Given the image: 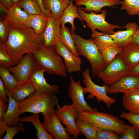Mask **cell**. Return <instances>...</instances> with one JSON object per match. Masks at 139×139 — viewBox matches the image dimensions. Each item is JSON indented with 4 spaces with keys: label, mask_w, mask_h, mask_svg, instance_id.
<instances>
[{
    "label": "cell",
    "mask_w": 139,
    "mask_h": 139,
    "mask_svg": "<svg viewBox=\"0 0 139 139\" xmlns=\"http://www.w3.org/2000/svg\"><path fill=\"white\" fill-rule=\"evenodd\" d=\"M43 42L42 36L37 34L31 27L20 29L10 27L8 38L5 43L8 52L16 65L25 54L33 53L39 48Z\"/></svg>",
    "instance_id": "obj_1"
},
{
    "label": "cell",
    "mask_w": 139,
    "mask_h": 139,
    "mask_svg": "<svg viewBox=\"0 0 139 139\" xmlns=\"http://www.w3.org/2000/svg\"><path fill=\"white\" fill-rule=\"evenodd\" d=\"M70 31L78 55L83 56L89 62L94 76H98L106 67L107 64L93 39H84L77 35L72 29Z\"/></svg>",
    "instance_id": "obj_2"
},
{
    "label": "cell",
    "mask_w": 139,
    "mask_h": 139,
    "mask_svg": "<svg viewBox=\"0 0 139 139\" xmlns=\"http://www.w3.org/2000/svg\"><path fill=\"white\" fill-rule=\"evenodd\" d=\"M77 116L97 130H112L120 136L128 125L123 120L112 114L98 111H83Z\"/></svg>",
    "instance_id": "obj_3"
},
{
    "label": "cell",
    "mask_w": 139,
    "mask_h": 139,
    "mask_svg": "<svg viewBox=\"0 0 139 139\" xmlns=\"http://www.w3.org/2000/svg\"><path fill=\"white\" fill-rule=\"evenodd\" d=\"M41 67L50 75L66 77L67 71L63 58L57 54L54 47L42 44L33 53Z\"/></svg>",
    "instance_id": "obj_4"
},
{
    "label": "cell",
    "mask_w": 139,
    "mask_h": 139,
    "mask_svg": "<svg viewBox=\"0 0 139 139\" xmlns=\"http://www.w3.org/2000/svg\"><path fill=\"white\" fill-rule=\"evenodd\" d=\"M58 98L55 94L45 92L40 94L32 93L28 98L19 102L20 115L25 112L33 114L41 113L50 115L53 108L58 104Z\"/></svg>",
    "instance_id": "obj_5"
},
{
    "label": "cell",
    "mask_w": 139,
    "mask_h": 139,
    "mask_svg": "<svg viewBox=\"0 0 139 139\" xmlns=\"http://www.w3.org/2000/svg\"><path fill=\"white\" fill-rule=\"evenodd\" d=\"M78 10L80 15L86 22L87 27L91 29L92 32L98 29L105 34H112L115 32V29L123 28L119 25L110 24L106 21L107 11L105 9L102 10L100 14H97L93 11L86 13L80 6L78 7Z\"/></svg>",
    "instance_id": "obj_6"
},
{
    "label": "cell",
    "mask_w": 139,
    "mask_h": 139,
    "mask_svg": "<svg viewBox=\"0 0 139 139\" xmlns=\"http://www.w3.org/2000/svg\"><path fill=\"white\" fill-rule=\"evenodd\" d=\"M82 74L83 78V82L85 85V87H84V94L90 93L88 97L89 99L95 98L98 102H103L108 108L115 103V99L107 95L109 87L108 84L105 83L100 86L95 84L91 79L88 68L83 70Z\"/></svg>",
    "instance_id": "obj_7"
},
{
    "label": "cell",
    "mask_w": 139,
    "mask_h": 139,
    "mask_svg": "<svg viewBox=\"0 0 139 139\" xmlns=\"http://www.w3.org/2000/svg\"><path fill=\"white\" fill-rule=\"evenodd\" d=\"M40 67L33 53H28L23 56L18 64L9 69L20 84L29 80L33 72Z\"/></svg>",
    "instance_id": "obj_8"
},
{
    "label": "cell",
    "mask_w": 139,
    "mask_h": 139,
    "mask_svg": "<svg viewBox=\"0 0 139 139\" xmlns=\"http://www.w3.org/2000/svg\"><path fill=\"white\" fill-rule=\"evenodd\" d=\"M128 70L122 59L116 56L98 76L105 83L110 85L124 76L128 75Z\"/></svg>",
    "instance_id": "obj_9"
},
{
    "label": "cell",
    "mask_w": 139,
    "mask_h": 139,
    "mask_svg": "<svg viewBox=\"0 0 139 139\" xmlns=\"http://www.w3.org/2000/svg\"><path fill=\"white\" fill-rule=\"evenodd\" d=\"M57 109L55 110L56 115L62 123L65 126L67 132L77 138L81 133L75 123L77 115L79 114L72 104L65 105L61 107L58 104Z\"/></svg>",
    "instance_id": "obj_10"
},
{
    "label": "cell",
    "mask_w": 139,
    "mask_h": 139,
    "mask_svg": "<svg viewBox=\"0 0 139 139\" xmlns=\"http://www.w3.org/2000/svg\"><path fill=\"white\" fill-rule=\"evenodd\" d=\"M70 78L68 95L72 100V104L75 110L79 114L84 111H98L96 109L91 108L85 100L84 87L81 86L80 81L75 82L71 75Z\"/></svg>",
    "instance_id": "obj_11"
},
{
    "label": "cell",
    "mask_w": 139,
    "mask_h": 139,
    "mask_svg": "<svg viewBox=\"0 0 139 139\" xmlns=\"http://www.w3.org/2000/svg\"><path fill=\"white\" fill-rule=\"evenodd\" d=\"M0 8L1 10L4 12L10 27L20 29L28 27L30 15L22 10L17 4L7 10L1 4Z\"/></svg>",
    "instance_id": "obj_12"
},
{
    "label": "cell",
    "mask_w": 139,
    "mask_h": 139,
    "mask_svg": "<svg viewBox=\"0 0 139 139\" xmlns=\"http://www.w3.org/2000/svg\"><path fill=\"white\" fill-rule=\"evenodd\" d=\"M44 116L42 124L46 130L55 139H72L71 134L67 131L57 117L54 109L50 115Z\"/></svg>",
    "instance_id": "obj_13"
},
{
    "label": "cell",
    "mask_w": 139,
    "mask_h": 139,
    "mask_svg": "<svg viewBox=\"0 0 139 139\" xmlns=\"http://www.w3.org/2000/svg\"><path fill=\"white\" fill-rule=\"evenodd\" d=\"M55 50L58 55L64 60L67 72L69 73L81 71L82 59L74 54L59 40L55 46Z\"/></svg>",
    "instance_id": "obj_14"
},
{
    "label": "cell",
    "mask_w": 139,
    "mask_h": 139,
    "mask_svg": "<svg viewBox=\"0 0 139 139\" xmlns=\"http://www.w3.org/2000/svg\"><path fill=\"white\" fill-rule=\"evenodd\" d=\"M45 72V70L40 67L36 70L31 75L29 81L35 90L33 93L38 94L45 92L59 93V86L48 84L44 77Z\"/></svg>",
    "instance_id": "obj_15"
},
{
    "label": "cell",
    "mask_w": 139,
    "mask_h": 139,
    "mask_svg": "<svg viewBox=\"0 0 139 139\" xmlns=\"http://www.w3.org/2000/svg\"><path fill=\"white\" fill-rule=\"evenodd\" d=\"M47 27L42 35L43 45L48 47H54L59 40L61 27L60 19L54 18L51 13L48 17Z\"/></svg>",
    "instance_id": "obj_16"
},
{
    "label": "cell",
    "mask_w": 139,
    "mask_h": 139,
    "mask_svg": "<svg viewBox=\"0 0 139 139\" xmlns=\"http://www.w3.org/2000/svg\"><path fill=\"white\" fill-rule=\"evenodd\" d=\"M139 88V78L127 75L110 85L108 93H126Z\"/></svg>",
    "instance_id": "obj_17"
},
{
    "label": "cell",
    "mask_w": 139,
    "mask_h": 139,
    "mask_svg": "<svg viewBox=\"0 0 139 139\" xmlns=\"http://www.w3.org/2000/svg\"><path fill=\"white\" fill-rule=\"evenodd\" d=\"M126 30L115 32L112 34L109 35L116 44L120 45L123 48L125 47L132 42V38L139 26L135 22H130L125 26Z\"/></svg>",
    "instance_id": "obj_18"
},
{
    "label": "cell",
    "mask_w": 139,
    "mask_h": 139,
    "mask_svg": "<svg viewBox=\"0 0 139 139\" xmlns=\"http://www.w3.org/2000/svg\"><path fill=\"white\" fill-rule=\"evenodd\" d=\"M121 0H77L76 6L84 5L82 9L88 13L93 11L95 13H101L102 8L105 7H114L120 4Z\"/></svg>",
    "instance_id": "obj_19"
},
{
    "label": "cell",
    "mask_w": 139,
    "mask_h": 139,
    "mask_svg": "<svg viewBox=\"0 0 139 139\" xmlns=\"http://www.w3.org/2000/svg\"><path fill=\"white\" fill-rule=\"evenodd\" d=\"M116 56L120 58L130 68L139 63V45L132 42L123 48L121 52Z\"/></svg>",
    "instance_id": "obj_20"
},
{
    "label": "cell",
    "mask_w": 139,
    "mask_h": 139,
    "mask_svg": "<svg viewBox=\"0 0 139 139\" xmlns=\"http://www.w3.org/2000/svg\"><path fill=\"white\" fill-rule=\"evenodd\" d=\"M7 91L9 102L7 110L4 116L3 120L8 126L14 127L16 126L19 122V102L12 97L7 89Z\"/></svg>",
    "instance_id": "obj_21"
},
{
    "label": "cell",
    "mask_w": 139,
    "mask_h": 139,
    "mask_svg": "<svg viewBox=\"0 0 139 139\" xmlns=\"http://www.w3.org/2000/svg\"><path fill=\"white\" fill-rule=\"evenodd\" d=\"M7 90L12 97L19 102L25 99L35 91L29 80L19 84L12 89Z\"/></svg>",
    "instance_id": "obj_22"
},
{
    "label": "cell",
    "mask_w": 139,
    "mask_h": 139,
    "mask_svg": "<svg viewBox=\"0 0 139 139\" xmlns=\"http://www.w3.org/2000/svg\"><path fill=\"white\" fill-rule=\"evenodd\" d=\"M122 104L129 112L139 114V88L124 93Z\"/></svg>",
    "instance_id": "obj_23"
},
{
    "label": "cell",
    "mask_w": 139,
    "mask_h": 139,
    "mask_svg": "<svg viewBox=\"0 0 139 139\" xmlns=\"http://www.w3.org/2000/svg\"><path fill=\"white\" fill-rule=\"evenodd\" d=\"M71 0H42L44 8L50 12L53 17L59 19L65 9L70 3Z\"/></svg>",
    "instance_id": "obj_24"
},
{
    "label": "cell",
    "mask_w": 139,
    "mask_h": 139,
    "mask_svg": "<svg viewBox=\"0 0 139 139\" xmlns=\"http://www.w3.org/2000/svg\"><path fill=\"white\" fill-rule=\"evenodd\" d=\"M76 18L79 19L84 26L83 20L79 15L77 6L74 4L73 0H71L70 3L64 10L63 15L59 19L61 23V26H64L66 23H69L71 25V29L75 31L76 28L74 23V20Z\"/></svg>",
    "instance_id": "obj_25"
},
{
    "label": "cell",
    "mask_w": 139,
    "mask_h": 139,
    "mask_svg": "<svg viewBox=\"0 0 139 139\" xmlns=\"http://www.w3.org/2000/svg\"><path fill=\"white\" fill-rule=\"evenodd\" d=\"M20 122L31 123L37 131L36 137L38 139H54V137L49 134L44 127L40 121L38 114H33L28 116L20 117Z\"/></svg>",
    "instance_id": "obj_26"
},
{
    "label": "cell",
    "mask_w": 139,
    "mask_h": 139,
    "mask_svg": "<svg viewBox=\"0 0 139 139\" xmlns=\"http://www.w3.org/2000/svg\"><path fill=\"white\" fill-rule=\"evenodd\" d=\"M48 18L43 14H31L30 16L28 27L33 29L38 34L42 36L47 27Z\"/></svg>",
    "instance_id": "obj_27"
},
{
    "label": "cell",
    "mask_w": 139,
    "mask_h": 139,
    "mask_svg": "<svg viewBox=\"0 0 139 139\" xmlns=\"http://www.w3.org/2000/svg\"><path fill=\"white\" fill-rule=\"evenodd\" d=\"M92 32L91 37L101 53L108 47L116 44L109 35L96 30Z\"/></svg>",
    "instance_id": "obj_28"
},
{
    "label": "cell",
    "mask_w": 139,
    "mask_h": 139,
    "mask_svg": "<svg viewBox=\"0 0 139 139\" xmlns=\"http://www.w3.org/2000/svg\"><path fill=\"white\" fill-rule=\"evenodd\" d=\"M59 39L74 54L79 57L76 50L74 41L68 28L65 26L61 27Z\"/></svg>",
    "instance_id": "obj_29"
},
{
    "label": "cell",
    "mask_w": 139,
    "mask_h": 139,
    "mask_svg": "<svg viewBox=\"0 0 139 139\" xmlns=\"http://www.w3.org/2000/svg\"><path fill=\"white\" fill-rule=\"evenodd\" d=\"M77 127L87 139H97V130L77 116L75 121Z\"/></svg>",
    "instance_id": "obj_30"
},
{
    "label": "cell",
    "mask_w": 139,
    "mask_h": 139,
    "mask_svg": "<svg viewBox=\"0 0 139 139\" xmlns=\"http://www.w3.org/2000/svg\"><path fill=\"white\" fill-rule=\"evenodd\" d=\"M9 68L0 66V76L3 82L6 89L10 90L19 84L14 76L12 75Z\"/></svg>",
    "instance_id": "obj_31"
},
{
    "label": "cell",
    "mask_w": 139,
    "mask_h": 139,
    "mask_svg": "<svg viewBox=\"0 0 139 139\" xmlns=\"http://www.w3.org/2000/svg\"><path fill=\"white\" fill-rule=\"evenodd\" d=\"M17 4L29 15L42 14L37 0H20Z\"/></svg>",
    "instance_id": "obj_32"
},
{
    "label": "cell",
    "mask_w": 139,
    "mask_h": 139,
    "mask_svg": "<svg viewBox=\"0 0 139 139\" xmlns=\"http://www.w3.org/2000/svg\"><path fill=\"white\" fill-rule=\"evenodd\" d=\"M123 49L119 44H115L105 49L101 53L103 59L107 65L111 62Z\"/></svg>",
    "instance_id": "obj_33"
},
{
    "label": "cell",
    "mask_w": 139,
    "mask_h": 139,
    "mask_svg": "<svg viewBox=\"0 0 139 139\" xmlns=\"http://www.w3.org/2000/svg\"><path fill=\"white\" fill-rule=\"evenodd\" d=\"M16 65L6 49L5 43L0 40V66L9 68Z\"/></svg>",
    "instance_id": "obj_34"
},
{
    "label": "cell",
    "mask_w": 139,
    "mask_h": 139,
    "mask_svg": "<svg viewBox=\"0 0 139 139\" xmlns=\"http://www.w3.org/2000/svg\"><path fill=\"white\" fill-rule=\"evenodd\" d=\"M120 3L121 5V10H124L130 15H138L139 12V0H120Z\"/></svg>",
    "instance_id": "obj_35"
},
{
    "label": "cell",
    "mask_w": 139,
    "mask_h": 139,
    "mask_svg": "<svg viewBox=\"0 0 139 139\" xmlns=\"http://www.w3.org/2000/svg\"><path fill=\"white\" fill-rule=\"evenodd\" d=\"M10 26L5 14H1L0 18V40L6 43L9 35Z\"/></svg>",
    "instance_id": "obj_36"
},
{
    "label": "cell",
    "mask_w": 139,
    "mask_h": 139,
    "mask_svg": "<svg viewBox=\"0 0 139 139\" xmlns=\"http://www.w3.org/2000/svg\"><path fill=\"white\" fill-rule=\"evenodd\" d=\"M25 131V127L21 122H20L14 127H11L8 125L6 130V133L3 138L12 139L17 133L20 132H23Z\"/></svg>",
    "instance_id": "obj_37"
},
{
    "label": "cell",
    "mask_w": 139,
    "mask_h": 139,
    "mask_svg": "<svg viewBox=\"0 0 139 139\" xmlns=\"http://www.w3.org/2000/svg\"><path fill=\"white\" fill-rule=\"evenodd\" d=\"M120 139H139V130L133 125H128Z\"/></svg>",
    "instance_id": "obj_38"
},
{
    "label": "cell",
    "mask_w": 139,
    "mask_h": 139,
    "mask_svg": "<svg viewBox=\"0 0 139 139\" xmlns=\"http://www.w3.org/2000/svg\"><path fill=\"white\" fill-rule=\"evenodd\" d=\"M97 139H120V136L112 130H97Z\"/></svg>",
    "instance_id": "obj_39"
},
{
    "label": "cell",
    "mask_w": 139,
    "mask_h": 139,
    "mask_svg": "<svg viewBox=\"0 0 139 139\" xmlns=\"http://www.w3.org/2000/svg\"><path fill=\"white\" fill-rule=\"evenodd\" d=\"M121 118L127 120L132 125L139 130V114L123 112L119 115Z\"/></svg>",
    "instance_id": "obj_40"
},
{
    "label": "cell",
    "mask_w": 139,
    "mask_h": 139,
    "mask_svg": "<svg viewBox=\"0 0 139 139\" xmlns=\"http://www.w3.org/2000/svg\"><path fill=\"white\" fill-rule=\"evenodd\" d=\"M7 96L8 95L7 89L0 78V99L8 103L9 100L7 98Z\"/></svg>",
    "instance_id": "obj_41"
},
{
    "label": "cell",
    "mask_w": 139,
    "mask_h": 139,
    "mask_svg": "<svg viewBox=\"0 0 139 139\" xmlns=\"http://www.w3.org/2000/svg\"><path fill=\"white\" fill-rule=\"evenodd\" d=\"M0 99V120H3L4 116L6 112L8 104Z\"/></svg>",
    "instance_id": "obj_42"
},
{
    "label": "cell",
    "mask_w": 139,
    "mask_h": 139,
    "mask_svg": "<svg viewBox=\"0 0 139 139\" xmlns=\"http://www.w3.org/2000/svg\"><path fill=\"white\" fill-rule=\"evenodd\" d=\"M128 75H130L139 78V63L129 69Z\"/></svg>",
    "instance_id": "obj_43"
},
{
    "label": "cell",
    "mask_w": 139,
    "mask_h": 139,
    "mask_svg": "<svg viewBox=\"0 0 139 139\" xmlns=\"http://www.w3.org/2000/svg\"><path fill=\"white\" fill-rule=\"evenodd\" d=\"M7 125L3 120H0V139H2L4 133L6 132Z\"/></svg>",
    "instance_id": "obj_44"
},
{
    "label": "cell",
    "mask_w": 139,
    "mask_h": 139,
    "mask_svg": "<svg viewBox=\"0 0 139 139\" xmlns=\"http://www.w3.org/2000/svg\"><path fill=\"white\" fill-rule=\"evenodd\" d=\"M0 3L7 10L11 8L14 4L12 0H0Z\"/></svg>",
    "instance_id": "obj_45"
},
{
    "label": "cell",
    "mask_w": 139,
    "mask_h": 139,
    "mask_svg": "<svg viewBox=\"0 0 139 139\" xmlns=\"http://www.w3.org/2000/svg\"><path fill=\"white\" fill-rule=\"evenodd\" d=\"M37 0L42 14L48 17L50 13V12L46 10L44 8L42 4V0Z\"/></svg>",
    "instance_id": "obj_46"
},
{
    "label": "cell",
    "mask_w": 139,
    "mask_h": 139,
    "mask_svg": "<svg viewBox=\"0 0 139 139\" xmlns=\"http://www.w3.org/2000/svg\"><path fill=\"white\" fill-rule=\"evenodd\" d=\"M132 42L139 45V29H137L133 35L132 38Z\"/></svg>",
    "instance_id": "obj_47"
},
{
    "label": "cell",
    "mask_w": 139,
    "mask_h": 139,
    "mask_svg": "<svg viewBox=\"0 0 139 139\" xmlns=\"http://www.w3.org/2000/svg\"><path fill=\"white\" fill-rule=\"evenodd\" d=\"M20 0H12L13 3L14 4H17L18 3Z\"/></svg>",
    "instance_id": "obj_48"
},
{
    "label": "cell",
    "mask_w": 139,
    "mask_h": 139,
    "mask_svg": "<svg viewBox=\"0 0 139 139\" xmlns=\"http://www.w3.org/2000/svg\"><path fill=\"white\" fill-rule=\"evenodd\" d=\"M75 1H77V0H75Z\"/></svg>",
    "instance_id": "obj_49"
},
{
    "label": "cell",
    "mask_w": 139,
    "mask_h": 139,
    "mask_svg": "<svg viewBox=\"0 0 139 139\" xmlns=\"http://www.w3.org/2000/svg\"><path fill=\"white\" fill-rule=\"evenodd\" d=\"M138 15H139V12H138Z\"/></svg>",
    "instance_id": "obj_50"
}]
</instances>
